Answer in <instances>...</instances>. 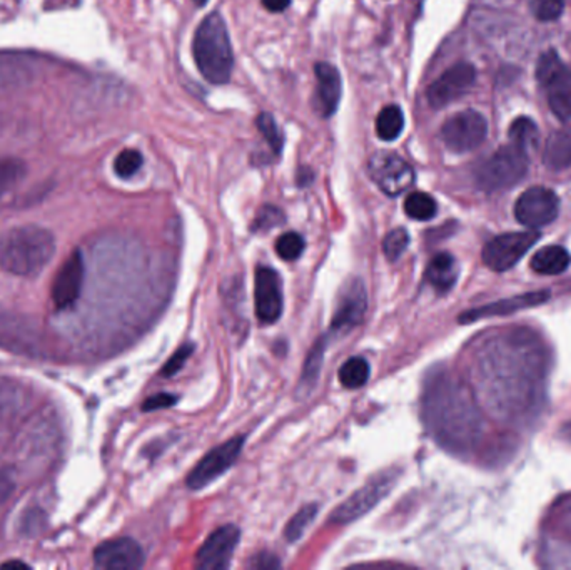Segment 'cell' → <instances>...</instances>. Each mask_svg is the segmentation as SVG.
Returning <instances> with one entry per match:
<instances>
[{
  "label": "cell",
  "instance_id": "1",
  "mask_svg": "<svg viewBox=\"0 0 571 570\" xmlns=\"http://www.w3.org/2000/svg\"><path fill=\"white\" fill-rule=\"evenodd\" d=\"M424 417L434 437L450 447L470 443L478 430L472 401L453 381L436 380L428 385Z\"/></svg>",
  "mask_w": 571,
  "mask_h": 570
},
{
  "label": "cell",
  "instance_id": "2",
  "mask_svg": "<svg viewBox=\"0 0 571 570\" xmlns=\"http://www.w3.org/2000/svg\"><path fill=\"white\" fill-rule=\"evenodd\" d=\"M56 238L37 224H22L0 236V268L14 276L32 278L49 266Z\"/></svg>",
  "mask_w": 571,
  "mask_h": 570
},
{
  "label": "cell",
  "instance_id": "3",
  "mask_svg": "<svg viewBox=\"0 0 571 570\" xmlns=\"http://www.w3.org/2000/svg\"><path fill=\"white\" fill-rule=\"evenodd\" d=\"M197 69L211 84H226L231 79L234 56L223 16L211 14L199 24L192 42Z\"/></svg>",
  "mask_w": 571,
  "mask_h": 570
},
{
  "label": "cell",
  "instance_id": "4",
  "mask_svg": "<svg viewBox=\"0 0 571 570\" xmlns=\"http://www.w3.org/2000/svg\"><path fill=\"white\" fill-rule=\"evenodd\" d=\"M528 171V152L508 144L496 150L488 160L483 161L476 171L474 180L478 188L486 192L508 190L524 178Z\"/></svg>",
  "mask_w": 571,
  "mask_h": 570
},
{
  "label": "cell",
  "instance_id": "5",
  "mask_svg": "<svg viewBox=\"0 0 571 570\" xmlns=\"http://www.w3.org/2000/svg\"><path fill=\"white\" fill-rule=\"evenodd\" d=\"M396 481H398V472L393 469L378 473L331 513V522L349 523V522L361 519L365 513L373 511L379 502L389 495V492L393 491L396 485Z\"/></svg>",
  "mask_w": 571,
  "mask_h": 570
},
{
  "label": "cell",
  "instance_id": "6",
  "mask_svg": "<svg viewBox=\"0 0 571 570\" xmlns=\"http://www.w3.org/2000/svg\"><path fill=\"white\" fill-rule=\"evenodd\" d=\"M488 134V122L480 112L473 109L456 112L444 120L441 140L453 152L463 154L482 146Z\"/></svg>",
  "mask_w": 571,
  "mask_h": 570
},
{
  "label": "cell",
  "instance_id": "7",
  "mask_svg": "<svg viewBox=\"0 0 571 570\" xmlns=\"http://www.w3.org/2000/svg\"><path fill=\"white\" fill-rule=\"evenodd\" d=\"M244 443V437H234L209 451L189 473L186 481L189 489L201 491L226 473L236 463Z\"/></svg>",
  "mask_w": 571,
  "mask_h": 570
},
{
  "label": "cell",
  "instance_id": "8",
  "mask_svg": "<svg viewBox=\"0 0 571 570\" xmlns=\"http://www.w3.org/2000/svg\"><path fill=\"white\" fill-rule=\"evenodd\" d=\"M540 240V233L523 231L506 233L486 243L483 250V261L493 271H506L513 268L523 256L532 250L533 244Z\"/></svg>",
  "mask_w": 571,
  "mask_h": 570
},
{
  "label": "cell",
  "instance_id": "9",
  "mask_svg": "<svg viewBox=\"0 0 571 570\" xmlns=\"http://www.w3.org/2000/svg\"><path fill=\"white\" fill-rule=\"evenodd\" d=\"M368 171L378 188L388 196H400L413 186V168L394 152H376L369 160Z\"/></svg>",
  "mask_w": 571,
  "mask_h": 570
},
{
  "label": "cell",
  "instance_id": "10",
  "mask_svg": "<svg viewBox=\"0 0 571 570\" xmlns=\"http://www.w3.org/2000/svg\"><path fill=\"white\" fill-rule=\"evenodd\" d=\"M560 200L548 188L535 186L524 191L514 204V216L526 228H542L556 220Z\"/></svg>",
  "mask_w": 571,
  "mask_h": 570
},
{
  "label": "cell",
  "instance_id": "11",
  "mask_svg": "<svg viewBox=\"0 0 571 570\" xmlns=\"http://www.w3.org/2000/svg\"><path fill=\"white\" fill-rule=\"evenodd\" d=\"M476 80V69L468 62H458L443 72L428 88V102L434 109L444 108L454 100L460 99L473 88Z\"/></svg>",
  "mask_w": 571,
  "mask_h": 570
},
{
  "label": "cell",
  "instance_id": "12",
  "mask_svg": "<svg viewBox=\"0 0 571 570\" xmlns=\"http://www.w3.org/2000/svg\"><path fill=\"white\" fill-rule=\"evenodd\" d=\"M241 532L236 525H223L207 537L197 551L196 567L201 570H223L229 567L237 549Z\"/></svg>",
  "mask_w": 571,
  "mask_h": 570
},
{
  "label": "cell",
  "instance_id": "13",
  "mask_svg": "<svg viewBox=\"0 0 571 570\" xmlns=\"http://www.w3.org/2000/svg\"><path fill=\"white\" fill-rule=\"evenodd\" d=\"M254 308L257 320L265 325L276 323L285 308L281 281L276 271L259 266L254 276Z\"/></svg>",
  "mask_w": 571,
  "mask_h": 570
},
{
  "label": "cell",
  "instance_id": "14",
  "mask_svg": "<svg viewBox=\"0 0 571 570\" xmlns=\"http://www.w3.org/2000/svg\"><path fill=\"white\" fill-rule=\"evenodd\" d=\"M86 278V264L80 251H74L60 266L52 285V301L60 311L70 310L79 300Z\"/></svg>",
  "mask_w": 571,
  "mask_h": 570
},
{
  "label": "cell",
  "instance_id": "15",
  "mask_svg": "<svg viewBox=\"0 0 571 570\" xmlns=\"http://www.w3.org/2000/svg\"><path fill=\"white\" fill-rule=\"evenodd\" d=\"M368 310V295L361 280H349L343 286L339 301L336 306L331 330L335 333H346L361 325Z\"/></svg>",
  "mask_w": 571,
  "mask_h": 570
},
{
  "label": "cell",
  "instance_id": "16",
  "mask_svg": "<svg viewBox=\"0 0 571 570\" xmlns=\"http://www.w3.org/2000/svg\"><path fill=\"white\" fill-rule=\"evenodd\" d=\"M94 564L102 570H138L144 565V551L134 539L120 537L100 544Z\"/></svg>",
  "mask_w": 571,
  "mask_h": 570
},
{
  "label": "cell",
  "instance_id": "17",
  "mask_svg": "<svg viewBox=\"0 0 571 570\" xmlns=\"http://www.w3.org/2000/svg\"><path fill=\"white\" fill-rule=\"evenodd\" d=\"M316 86L315 109L321 118H329L335 114L341 100V76L335 66L327 62H317L315 67Z\"/></svg>",
  "mask_w": 571,
  "mask_h": 570
},
{
  "label": "cell",
  "instance_id": "18",
  "mask_svg": "<svg viewBox=\"0 0 571 570\" xmlns=\"http://www.w3.org/2000/svg\"><path fill=\"white\" fill-rule=\"evenodd\" d=\"M550 300V291H535V293H524L520 296H513L508 300L496 301L492 305H486L482 308H474V310L464 311L460 316L462 323H472V321L482 320V318H490V316H503V315H510L514 311L528 310L533 306L543 305L545 301Z\"/></svg>",
  "mask_w": 571,
  "mask_h": 570
},
{
  "label": "cell",
  "instance_id": "19",
  "mask_svg": "<svg viewBox=\"0 0 571 570\" xmlns=\"http://www.w3.org/2000/svg\"><path fill=\"white\" fill-rule=\"evenodd\" d=\"M545 89L548 92V104L553 114L562 120L571 119V69L563 67Z\"/></svg>",
  "mask_w": 571,
  "mask_h": 570
},
{
  "label": "cell",
  "instance_id": "20",
  "mask_svg": "<svg viewBox=\"0 0 571 570\" xmlns=\"http://www.w3.org/2000/svg\"><path fill=\"white\" fill-rule=\"evenodd\" d=\"M543 162L548 170L563 171L571 166V126L555 130L545 144Z\"/></svg>",
  "mask_w": 571,
  "mask_h": 570
},
{
  "label": "cell",
  "instance_id": "21",
  "mask_svg": "<svg viewBox=\"0 0 571 570\" xmlns=\"http://www.w3.org/2000/svg\"><path fill=\"white\" fill-rule=\"evenodd\" d=\"M458 263L450 253H438L430 261L426 270V281L440 293L452 290L458 280Z\"/></svg>",
  "mask_w": 571,
  "mask_h": 570
},
{
  "label": "cell",
  "instance_id": "22",
  "mask_svg": "<svg viewBox=\"0 0 571 570\" xmlns=\"http://www.w3.org/2000/svg\"><path fill=\"white\" fill-rule=\"evenodd\" d=\"M571 256L568 251L558 244L546 246L540 251L535 253L532 258V270L538 275H546V276H555V275H562L563 271L570 266Z\"/></svg>",
  "mask_w": 571,
  "mask_h": 570
},
{
  "label": "cell",
  "instance_id": "23",
  "mask_svg": "<svg viewBox=\"0 0 571 570\" xmlns=\"http://www.w3.org/2000/svg\"><path fill=\"white\" fill-rule=\"evenodd\" d=\"M404 130L403 110L398 106H386L376 118V134L383 140H394L400 138Z\"/></svg>",
  "mask_w": 571,
  "mask_h": 570
},
{
  "label": "cell",
  "instance_id": "24",
  "mask_svg": "<svg viewBox=\"0 0 571 570\" xmlns=\"http://www.w3.org/2000/svg\"><path fill=\"white\" fill-rule=\"evenodd\" d=\"M508 134H510V142L526 152L530 150H536L538 140H540L538 126L530 118H518L513 120Z\"/></svg>",
  "mask_w": 571,
  "mask_h": 570
},
{
  "label": "cell",
  "instance_id": "25",
  "mask_svg": "<svg viewBox=\"0 0 571 570\" xmlns=\"http://www.w3.org/2000/svg\"><path fill=\"white\" fill-rule=\"evenodd\" d=\"M368 380H369V365L361 357L349 358L339 370V381L343 383L345 389H349V390L361 389Z\"/></svg>",
  "mask_w": 571,
  "mask_h": 570
},
{
  "label": "cell",
  "instance_id": "26",
  "mask_svg": "<svg viewBox=\"0 0 571 570\" xmlns=\"http://www.w3.org/2000/svg\"><path fill=\"white\" fill-rule=\"evenodd\" d=\"M404 212L416 221L433 220L438 212L436 201L426 192H411L404 201Z\"/></svg>",
  "mask_w": 571,
  "mask_h": 570
},
{
  "label": "cell",
  "instance_id": "27",
  "mask_svg": "<svg viewBox=\"0 0 571 570\" xmlns=\"http://www.w3.org/2000/svg\"><path fill=\"white\" fill-rule=\"evenodd\" d=\"M317 515V505L309 503L305 505L299 512H296L295 517L287 522L285 527V537L289 542L299 541L305 535L306 529L313 523Z\"/></svg>",
  "mask_w": 571,
  "mask_h": 570
},
{
  "label": "cell",
  "instance_id": "28",
  "mask_svg": "<svg viewBox=\"0 0 571 570\" xmlns=\"http://www.w3.org/2000/svg\"><path fill=\"white\" fill-rule=\"evenodd\" d=\"M305 238L297 234L295 231H289L283 236H279L276 241V253L281 260L296 261L301 258L305 253Z\"/></svg>",
  "mask_w": 571,
  "mask_h": 570
},
{
  "label": "cell",
  "instance_id": "29",
  "mask_svg": "<svg viewBox=\"0 0 571 570\" xmlns=\"http://www.w3.org/2000/svg\"><path fill=\"white\" fill-rule=\"evenodd\" d=\"M256 126L257 130H261V134L265 136L267 144L271 146V150L279 154L285 146V138H283V132L279 130L275 118L267 112H263L256 118Z\"/></svg>",
  "mask_w": 571,
  "mask_h": 570
},
{
  "label": "cell",
  "instance_id": "30",
  "mask_svg": "<svg viewBox=\"0 0 571 570\" xmlns=\"http://www.w3.org/2000/svg\"><path fill=\"white\" fill-rule=\"evenodd\" d=\"M26 174V166L17 160H0V198L12 190Z\"/></svg>",
  "mask_w": 571,
  "mask_h": 570
},
{
  "label": "cell",
  "instance_id": "31",
  "mask_svg": "<svg viewBox=\"0 0 571 570\" xmlns=\"http://www.w3.org/2000/svg\"><path fill=\"white\" fill-rule=\"evenodd\" d=\"M410 246V234L404 228L389 231L383 240L384 256L389 261L400 260Z\"/></svg>",
  "mask_w": 571,
  "mask_h": 570
},
{
  "label": "cell",
  "instance_id": "32",
  "mask_svg": "<svg viewBox=\"0 0 571 570\" xmlns=\"http://www.w3.org/2000/svg\"><path fill=\"white\" fill-rule=\"evenodd\" d=\"M563 67H565V64L560 59V56L556 54V50L550 49L543 52L542 57L538 59V64H536L538 82L545 88L546 82H550Z\"/></svg>",
  "mask_w": 571,
  "mask_h": 570
},
{
  "label": "cell",
  "instance_id": "33",
  "mask_svg": "<svg viewBox=\"0 0 571 570\" xmlns=\"http://www.w3.org/2000/svg\"><path fill=\"white\" fill-rule=\"evenodd\" d=\"M142 154L136 150H122L114 161V171L119 178H130L142 168Z\"/></svg>",
  "mask_w": 571,
  "mask_h": 570
},
{
  "label": "cell",
  "instance_id": "34",
  "mask_svg": "<svg viewBox=\"0 0 571 570\" xmlns=\"http://www.w3.org/2000/svg\"><path fill=\"white\" fill-rule=\"evenodd\" d=\"M565 0H530L533 16L542 22H552L563 14Z\"/></svg>",
  "mask_w": 571,
  "mask_h": 570
},
{
  "label": "cell",
  "instance_id": "35",
  "mask_svg": "<svg viewBox=\"0 0 571 570\" xmlns=\"http://www.w3.org/2000/svg\"><path fill=\"white\" fill-rule=\"evenodd\" d=\"M285 223V214L279 208L275 206H265L257 212L256 220H254V230L269 231L276 226H281Z\"/></svg>",
  "mask_w": 571,
  "mask_h": 570
},
{
  "label": "cell",
  "instance_id": "36",
  "mask_svg": "<svg viewBox=\"0 0 571 570\" xmlns=\"http://www.w3.org/2000/svg\"><path fill=\"white\" fill-rule=\"evenodd\" d=\"M192 351H194V347L192 345H182L181 348H179L172 357H171V360L164 365V368H162V375L164 377H172V375H176L184 365H186V361L189 360V357L192 355Z\"/></svg>",
  "mask_w": 571,
  "mask_h": 570
},
{
  "label": "cell",
  "instance_id": "37",
  "mask_svg": "<svg viewBox=\"0 0 571 570\" xmlns=\"http://www.w3.org/2000/svg\"><path fill=\"white\" fill-rule=\"evenodd\" d=\"M323 351H325V343L319 341L315 348H313V351H311V355H309V358H307V363H306L305 373H303V383L316 380V377H317V373H319V368H321Z\"/></svg>",
  "mask_w": 571,
  "mask_h": 570
},
{
  "label": "cell",
  "instance_id": "38",
  "mask_svg": "<svg viewBox=\"0 0 571 570\" xmlns=\"http://www.w3.org/2000/svg\"><path fill=\"white\" fill-rule=\"evenodd\" d=\"M176 403H178V397H176V395H171V393H158V395H152L151 399L144 401L142 410H162V409H171V407H174Z\"/></svg>",
  "mask_w": 571,
  "mask_h": 570
},
{
  "label": "cell",
  "instance_id": "39",
  "mask_svg": "<svg viewBox=\"0 0 571 570\" xmlns=\"http://www.w3.org/2000/svg\"><path fill=\"white\" fill-rule=\"evenodd\" d=\"M281 564L277 561L276 555L269 554V552H261L254 555L251 562H249V567L251 569L265 570V569H277Z\"/></svg>",
  "mask_w": 571,
  "mask_h": 570
},
{
  "label": "cell",
  "instance_id": "40",
  "mask_svg": "<svg viewBox=\"0 0 571 570\" xmlns=\"http://www.w3.org/2000/svg\"><path fill=\"white\" fill-rule=\"evenodd\" d=\"M291 0H263V5L271 12H283L287 9Z\"/></svg>",
  "mask_w": 571,
  "mask_h": 570
},
{
  "label": "cell",
  "instance_id": "41",
  "mask_svg": "<svg viewBox=\"0 0 571 570\" xmlns=\"http://www.w3.org/2000/svg\"><path fill=\"white\" fill-rule=\"evenodd\" d=\"M2 569H29V565L27 564H24V562L19 561H10L5 562V564H2Z\"/></svg>",
  "mask_w": 571,
  "mask_h": 570
},
{
  "label": "cell",
  "instance_id": "42",
  "mask_svg": "<svg viewBox=\"0 0 571 570\" xmlns=\"http://www.w3.org/2000/svg\"><path fill=\"white\" fill-rule=\"evenodd\" d=\"M562 437L565 440L571 441V420L562 429Z\"/></svg>",
  "mask_w": 571,
  "mask_h": 570
},
{
  "label": "cell",
  "instance_id": "43",
  "mask_svg": "<svg viewBox=\"0 0 571 570\" xmlns=\"http://www.w3.org/2000/svg\"><path fill=\"white\" fill-rule=\"evenodd\" d=\"M194 2H196L197 5H204L207 0H194Z\"/></svg>",
  "mask_w": 571,
  "mask_h": 570
}]
</instances>
